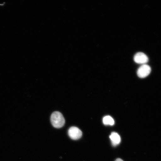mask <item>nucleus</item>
I'll return each mask as SVG.
<instances>
[{
	"mask_svg": "<svg viewBox=\"0 0 161 161\" xmlns=\"http://www.w3.org/2000/svg\"><path fill=\"white\" fill-rule=\"evenodd\" d=\"M51 123L54 127L60 128L65 125V120L63 115L59 112L53 113L51 116Z\"/></svg>",
	"mask_w": 161,
	"mask_h": 161,
	"instance_id": "nucleus-1",
	"label": "nucleus"
},
{
	"mask_svg": "<svg viewBox=\"0 0 161 161\" xmlns=\"http://www.w3.org/2000/svg\"><path fill=\"white\" fill-rule=\"evenodd\" d=\"M68 135L73 140H77L81 137L82 132L76 127H71L68 130Z\"/></svg>",
	"mask_w": 161,
	"mask_h": 161,
	"instance_id": "nucleus-2",
	"label": "nucleus"
},
{
	"mask_svg": "<svg viewBox=\"0 0 161 161\" xmlns=\"http://www.w3.org/2000/svg\"><path fill=\"white\" fill-rule=\"evenodd\" d=\"M151 71L150 66L146 64H144L138 68L137 74L139 77L144 78L149 75Z\"/></svg>",
	"mask_w": 161,
	"mask_h": 161,
	"instance_id": "nucleus-3",
	"label": "nucleus"
},
{
	"mask_svg": "<svg viewBox=\"0 0 161 161\" xmlns=\"http://www.w3.org/2000/svg\"><path fill=\"white\" fill-rule=\"evenodd\" d=\"M134 60L136 63L144 65L148 61V58L145 54L138 52L134 56Z\"/></svg>",
	"mask_w": 161,
	"mask_h": 161,
	"instance_id": "nucleus-4",
	"label": "nucleus"
},
{
	"mask_svg": "<svg viewBox=\"0 0 161 161\" xmlns=\"http://www.w3.org/2000/svg\"><path fill=\"white\" fill-rule=\"evenodd\" d=\"M110 138L112 144L114 146H117L120 142V136L117 133L112 132L110 136Z\"/></svg>",
	"mask_w": 161,
	"mask_h": 161,
	"instance_id": "nucleus-5",
	"label": "nucleus"
},
{
	"mask_svg": "<svg viewBox=\"0 0 161 161\" xmlns=\"http://www.w3.org/2000/svg\"><path fill=\"white\" fill-rule=\"evenodd\" d=\"M103 121V124L105 125H113L114 124L113 118L109 116L104 117Z\"/></svg>",
	"mask_w": 161,
	"mask_h": 161,
	"instance_id": "nucleus-6",
	"label": "nucleus"
},
{
	"mask_svg": "<svg viewBox=\"0 0 161 161\" xmlns=\"http://www.w3.org/2000/svg\"><path fill=\"white\" fill-rule=\"evenodd\" d=\"M115 161H124L122 160L121 159H120V158H119L118 159H117L115 160Z\"/></svg>",
	"mask_w": 161,
	"mask_h": 161,
	"instance_id": "nucleus-7",
	"label": "nucleus"
}]
</instances>
